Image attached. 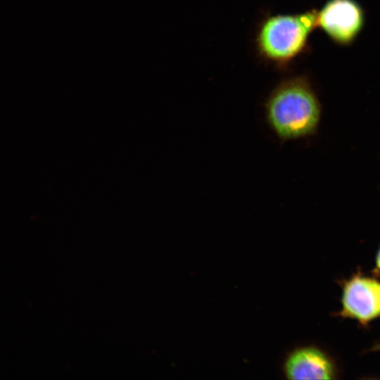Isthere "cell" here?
<instances>
[{
  "label": "cell",
  "mask_w": 380,
  "mask_h": 380,
  "mask_svg": "<svg viewBox=\"0 0 380 380\" xmlns=\"http://www.w3.org/2000/svg\"><path fill=\"white\" fill-rule=\"evenodd\" d=\"M317 10L298 13L266 15L254 39L258 58L277 70H286L308 49L317 27Z\"/></svg>",
  "instance_id": "7a4b0ae2"
},
{
  "label": "cell",
  "mask_w": 380,
  "mask_h": 380,
  "mask_svg": "<svg viewBox=\"0 0 380 380\" xmlns=\"http://www.w3.org/2000/svg\"><path fill=\"white\" fill-rule=\"evenodd\" d=\"M341 315L366 324L380 316V282L354 276L344 284Z\"/></svg>",
  "instance_id": "277c9868"
},
{
  "label": "cell",
  "mask_w": 380,
  "mask_h": 380,
  "mask_svg": "<svg viewBox=\"0 0 380 380\" xmlns=\"http://www.w3.org/2000/svg\"><path fill=\"white\" fill-rule=\"evenodd\" d=\"M376 265L380 269V248H379L377 257H376Z\"/></svg>",
  "instance_id": "8992f818"
},
{
  "label": "cell",
  "mask_w": 380,
  "mask_h": 380,
  "mask_svg": "<svg viewBox=\"0 0 380 380\" xmlns=\"http://www.w3.org/2000/svg\"><path fill=\"white\" fill-rule=\"evenodd\" d=\"M264 110L268 126L283 141L315 133L321 115L318 97L305 75L281 81L267 97Z\"/></svg>",
  "instance_id": "6da1fadb"
},
{
  "label": "cell",
  "mask_w": 380,
  "mask_h": 380,
  "mask_svg": "<svg viewBox=\"0 0 380 380\" xmlns=\"http://www.w3.org/2000/svg\"><path fill=\"white\" fill-rule=\"evenodd\" d=\"M317 27L341 46L355 42L365 23V12L356 0H327L317 11Z\"/></svg>",
  "instance_id": "3957f363"
},
{
  "label": "cell",
  "mask_w": 380,
  "mask_h": 380,
  "mask_svg": "<svg viewBox=\"0 0 380 380\" xmlns=\"http://www.w3.org/2000/svg\"><path fill=\"white\" fill-rule=\"evenodd\" d=\"M284 371L289 379H331L334 375L330 358L314 347L293 351L286 359Z\"/></svg>",
  "instance_id": "5b68a950"
}]
</instances>
